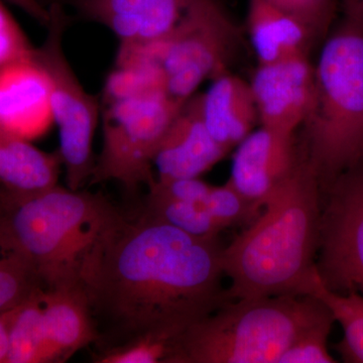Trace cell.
Returning <instances> with one entry per match:
<instances>
[{
  "label": "cell",
  "mask_w": 363,
  "mask_h": 363,
  "mask_svg": "<svg viewBox=\"0 0 363 363\" xmlns=\"http://www.w3.org/2000/svg\"><path fill=\"white\" fill-rule=\"evenodd\" d=\"M217 238H200L147 214L121 209L83 276L98 351L147 334L183 335L230 302Z\"/></svg>",
  "instance_id": "1"
},
{
  "label": "cell",
  "mask_w": 363,
  "mask_h": 363,
  "mask_svg": "<svg viewBox=\"0 0 363 363\" xmlns=\"http://www.w3.org/2000/svg\"><path fill=\"white\" fill-rule=\"evenodd\" d=\"M323 193L302 156L257 218L222 252L231 300L303 295L316 269Z\"/></svg>",
  "instance_id": "2"
},
{
  "label": "cell",
  "mask_w": 363,
  "mask_h": 363,
  "mask_svg": "<svg viewBox=\"0 0 363 363\" xmlns=\"http://www.w3.org/2000/svg\"><path fill=\"white\" fill-rule=\"evenodd\" d=\"M119 211L81 189L57 185L23 197L0 189V252L23 259L45 291L82 288L91 255Z\"/></svg>",
  "instance_id": "3"
},
{
  "label": "cell",
  "mask_w": 363,
  "mask_h": 363,
  "mask_svg": "<svg viewBox=\"0 0 363 363\" xmlns=\"http://www.w3.org/2000/svg\"><path fill=\"white\" fill-rule=\"evenodd\" d=\"M185 104L167 93L161 67L154 60H116L100 101L104 143L91 184L117 182L128 195L152 185L157 145Z\"/></svg>",
  "instance_id": "4"
},
{
  "label": "cell",
  "mask_w": 363,
  "mask_h": 363,
  "mask_svg": "<svg viewBox=\"0 0 363 363\" xmlns=\"http://www.w3.org/2000/svg\"><path fill=\"white\" fill-rule=\"evenodd\" d=\"M300 150L322 193L363 162V25L343 13L315 67V95Z\"/></svg>",
  "instance_id": "5"
},
{
  "label": "cell",
  "mask_w": 363,
  "mask_h": 363,
  "mask_svg": "<svg viewBox=\"0 0 363 363\" xmlns=\"http://www.w3.org/2000/svg\"><path fill=\"white\" fill-rule=\"evenodd\" d=\"M329 319L309 295L233 300L184 332L174 363H279L301 334Z\"/></svg>",
  "instance_id": "6"
},
{
  "label": "cell",
  "mask_w": 363,
  "mask_h": 363,
  "mask_svg": "<svg viewBox=\"0 0 363 363\" xmlns=\"http://www.w3.org/2000/svg\"><path fill=\"white\" fill-rule=\"evenodd\" d=\"M44 43L35 50V60L44 69L50 84L52 119L59 128L62 164L67 187L80 190L90 182L96 157L93 140L101 104L84 89L67 59L63 38L68 18L63 4L52 1Z\"/></svg>",
  "instance_id": "7"
},
{
  "label": "cell",
  "mask_w": 363,
  "mask_h": 363,
  "mask_svg": "<svg viewBox=\"0 0 363 363\" xmlns=\"http://www.w3.org/2000/svg\"><path fill=\"white\" fill-rule=\"evenodd\" d=\"M234 33L218 0H199L168 37L152 45L169 96L185 104L202 82L225 73Z\"/></svg>",
  "instance_id": "8"
},
{
  "label": "cell",
  "mask_w": 363,
  "mask_h": 363,
  "mask_svg": "<svg viewBox=\"0 0 363 363\" xmlns=\"http://www.w3.org/2000/svg\"><path fill=\"white\" fill-rule=\"evenodd\" d=\"M320 226V279L329 290L363 297V162L324 191Z\"/></svg>",
  "instance_id": "9"
},
{
  "label": "cell",
  "mask_w": 363,
  "mask_h": 363,
  "mask_svg": "<svg viewBox=\"0 0 363 363\" xmlns=\"http://www.w3.org/2000/svg\"><path fill=\"white\" fill-rule=\"evenodd\" d=\"M81 18L99 23L118 39L119 52L161 42L199 0H57Z\"/></svg>",
  "instance_id": "10"
},
{
  "label": "cell",
  "mask_w": 363,
  "mask_h": 363,
  "mask_svg": "<svg viewBox=\"0 0 363 363\" xmlns=\"http://www.w3.org/2000/svg\"><path fill=\"white\" fill-rule=\"evenodd\" d=\"M302 159L296 135L260 126L236 147L231 166L233 186L259 213Z\"/></svg>",
  "instance_id": "11"
},
{
  "label": "cell",
  "mask_w": 363,
  "mask_h": 363,
  "mask_svg": "<svg viewBox=\"0 0 363 363\" xmlns=\"http://www.w3.org/2000/svg\"><path fill=\"white\" fill-rule=\"evenodd\" d=\"M250 86L260 126L296 135L314 99L315 67L308 56L259 65Z\"/></svg>",
  "instance_id": "12"
},
{
  "label": "cell",
  "mask_w": 363,
  "mask_h": 363,
  "mask_svg": "<svg viewBox=\"0 0 363 363\" xmlns=\"http://www.w3.org/2000/svg\"><path fill=\"white\" fill-rule=\"evenodd\" d=\"M228 154L208 131L200 94L186 101L157 145L152 160L156 180L200 178Z\"/></svg>",
  "instance_id": "13"
},
{
  "label": "cell",
  "mask_w": 363,
  "mask_h": 363,
  "mask_svg": "<svg viewBox=\"0 0 363 363\" xmlns=\"http://www.w3.org/2000/svg\"><path fill=\"white\" fill-rule=\"evenodd\" d=\"M52 121L49 80L35 57L0 67V128L30 140Z\"/></svg>",
  "instance_id": "14"
},
{
  "label": "cell",
  "mask_w": 363,
  "mask_h": 363,
  "mask_svg": "<svg viewBox=\"0 0 363 363\" xmlns=\"http://www.w3.org/2000/svg\"><path fill=\"white\" fill-rule=\"evenodd\" d=\"M200 106L210 135L228 152L259 123L250 83L228 72L212 79L209 89L200 94Z\"/></svg>",
  "instance_id": "15"
},
{
  "label": "cell",
  "mask_w": 363,
  "mask_h": 363,
  "mask_svg": "<svg viewBox=\"0 0 363 363\" xmlns=\"http://www.w3.org/2000/svg\"><path fill=\"white\" fill-rule=\"evenodd\" d=\"M44 321L52 362H64L97 340L82 288L45 291Z\"/></svg>",
  "instance_id": "16"
},
{
  "label": "cell",
  "mask_w": 363,
  "mask_h": 363,
  "mask_svg": "<svg viewBox=\"0 0 363 363\" xmlns=\"http://www.w3.org/2000/svg\"><path fill=\"white\" fill-rule=\"evenodd\" d=\"M59 150L47 152L0 128V189L7 194L33 195L58 185Z\"/></svg>",
  "instance_id": "17"
},
{
  "label": "cell",
  "mask_w": 363,
  "mask_h": 363,
  "mask_svg": "<svg viewBox=\"0 0 363 363\" xmlns=\"http://www.w3.org/2000/svg\"><path fill=\"white\" fill-rule=\"evenodd\" d=\"M247 28L259 65L308 56L312 45L304 26L267 0H250Z\"/></svg>",
  "instance_id": "18"
},
{
  "label": "cell",
  "mask_w": 363,
  "mask_h": 363,
  "mask_svg": "<svg viewBox=\"0 0 363 363\" xmlns=\"http://www.w3.org/2000/svg\"><path fill=\"white\" fill-rule=\"evenodd\" d=\"M40 289L13 309L4 313L9 350L6 363H51Z\"/></svg>",
  "instance_id": "19"
},
{
  "label": "cell",
  "mask_w": 363,
  "mask_h": 363,
  "mask_svg": "<svg viewBox=\"0 0 363 363\" xmlns=\"http://www.w3.org/2000/svg\"><path fill=\"white\" fill-rule=\"evenodd\" d=\"M303 295L318 298L326 306L343 329L337 350L345 362L363 363V297L357 294H338L329 290L316 269L306 284Z\"/></svg>",
  "instance_id": "20"
},
{
  "label": "cell",
  "mask_w": 363,
  "mask_h": 363,
  "mask_svg": "<svg viewBox=\"0 0 363 363\" xmlns=\"http://www.w3.org/2000/svg\"><path fill=\"white\" fill-rule=\"evenodd\" d=\"M204 201L169 199L149 191L142 208L147 214L190 235L200 238H217L222 228L208 212Z\"/></svg>",
  "instance_id": "21"
},
{
  "label": "cell",
  "mask_w": 363,
  "mask_h": 363,
  "mask_svg": "<svg viewBox=\"0 0 363 363\" xmlns=\"http://www.w3.org/2000/svg\"><path fill=\"white\" fill-rule=\"evenodd\" d=\"M182 335L147 334L117 347L98 352L96 363H174Z\"/></svg>",
  "instance_id": "22"
},
{
  "label": "cell",
  "mask_w": 363,
  "mask_h": 363,
  "mask_svg": "<svg viewBox=\"0 0 363 363\" xmlns=\"http://www.w3.org/2000/svg\"><path fill=\"white\" fill-rule=\"evenodd\" d=\"M40 289L39 279L28 264L16 255L0 252V314L13 309Z\"/></svg>",
  "instance_id": "23"
},
{
  "label": "cell",
  "mask_w": 363,
  "mask_h": 363,
  "mask_svg": "<svg viewBox=\"0 0 363 363\" xmlns=\"http://www.w3.org/2000/svg\"><path fill=\"white\" fill-rule=\"evenodd\" d=\"M296 18L313 43L325 40L337 13L339 0H267Z\"/></svg>",
  "instance_id": "24"
},
{
  "label": "cell",
  "mask_w": 363,
  "mask_h": 363,
  "mask_svg": "<svg viewBox=\"0 0 363 363\" xmlns=\"http://www.w3.org/2000/svg\"><path fill=\"white\" fill-rule=\"evenodd\" d=\"M204 204L212 218L221 227L222 230L243 221L252 222L259 214L252 205L228 183L218 187L212 186Z\"/></svg>",
  "instance_id": "25"
},
{
  "label": "cell",
  "mask_w": 363,
  "mask_h": 363,
  "mask_svg": "<svg viewBox=\"0 0 363 363\" xmlns=\"http://www.w3.org/2000/svg\"><path fill=\"white\" fill-rule=\"evenodd\" d=\"M335 320L329 319L306 330L283 353L279 363H333L328 338Z\"/></svg>",
  "instance_id": "26"
},
{
  "label": "cell",
  "mask_w": 363,
  "mask_h": 363,
  "mask_svg": "<svg viewBox=\"0 0 363 363\" xmlns=\"http://www.w3.org/2000/svg\"><path fill=\"white\" fill-rule=\"evenodd\" d=\"M35 50L4 0H0V67L35 59Z\"/></svg>",
  "instance_id": "27"
},
{
  "label": "cell",
  "mask_w": 363,
  "mask_h": 363,
  "mask_svg": "<svg viewBox=\"0 0 363 363\" xmlns=\"http://www.w3.org/2000/svg\"><path fill=\"white\" fill-rule=\"evenodd\" d=\"M4 1L18 6L28 16H32L33 20L39 21L40 25L45 26L49 23V7L43 6L40 0H4Z\"/></svg>",
  "instance_id": "28"
},
{
  "label": "cell",
  "mask_w": 363,
  "mask_h": 363,
  "mask_svg": "<svg viewBox=\"0 0 363 363\" xmlns=\"http://www.w3.org/2000/svg\"><path fill=\"white\" fill-rule=\"evenodd\" d=\"M343 13L350 14L363 25V0H341Z\"/></svg>",
  "instance_id": "29"
},
{
  "label": "cell",
  "mask_w": 363,
  "mask_h": 363,
  "mask_svg": "<svg viewBox=\"0 0 363 363\" xmlns=\"http://www.w3.org/2000/svg\"><path fill=\"white\" fill-rule=\"evenodd\" d=\"M9 341H7V326L4 314H0V363L6 362Z\"/></svg>",
  "instance_id": "30"
}]
</instances>
